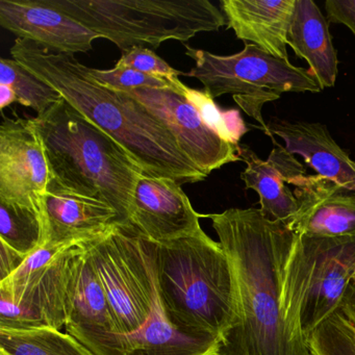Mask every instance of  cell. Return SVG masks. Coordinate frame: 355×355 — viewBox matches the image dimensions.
I'll use <instances>...</instances> for the list:
<instances>
[{
  "label": "cell",
  "mask_w": 355,
  "mask_h": 355,
  "mask_svg": "<svg viewBox=\"0 0 355 355\" xmlns=\"http://www.w3.org/2000/svg\"><path fill=\"white\" fill-rule=\"evenodd\" d=\"M115 66L130 68L147 76L166 78L172 82L178 80V76L184 74L171 67L157 53L143 46H135L128 51H122L121 58Z\"/></svg>",
  "instance_id": "obj_26"
},
{
  "label": "cell",
  "mask_w": 355,
  "mask_h": 355,
  "mask_svg": "<svg viewBox=\"0 0 355 355\" xmlns=\"http://www.w3.org/2000/svg\"><path fill=\"white\" fill-rule=\"evenodd\" d=\"M88 72L91 78L101 86L107 87L112 90L121 91V92H130L135 89L140 88L178 90L180 83V78L172 82L166 78L147 76L130 68L117 67V66L110 70L88 67Z\"/></svg>",
  "instance_id": "obj_25"
},
{
  "label": "cell",
  "mask_w": 355,
  "mask_h": 355,
  "mask_svg": "<svg viewBox=\"0 0 355 355\" xmlns=\"http://www.w3.org/2000/svg\"><path fill=\"white\" fill-rule=\"evenodd\" d=\"M0 85L11 87L17 96V103L32 107L38 115L63 98L53 87L14 59L0 60Z\"/></svg>",
  "instance_id": "obj_22"
},
{
  "label": "cell",
  "mask_w": 355,
  "mask_h": 355,
  "mask_svg": "<svg viewBox=\"0 0 355 355\" xmlns=\"http://www.w3.org/2000/svg\"><path fill=\"white\" fill-rule=\"evenodd\" d=\"M3 355H94L80 340L55 328L0 330Z\"/></svg>",
  "instance_id": "obj_20"
},
{
  "label": "cell",
  "mask_w": 355,
  "mask_h": 355,
  "mask_svg": "<svg viewBox=\"0 0 355 355\" xmlns=\"http://www.w3.org/2000/svg\"><path fill=\"white\" fill-rule=\"evenodd\" d=\"M11 55L114 139L143 173L171 178L180 184H195L207 178L182 153L175 137L163 122L125 92L95 82L88 67L73 55L16 39Z\"/></svg>",
  "instance_id": "obj_2"
},
{
  "label": "cell",
  "mask_w": 355,
  "mask_h": 355,
  "mask_svg": "<svg viewBox=\"0 0 355 355\" xmlns=\"http://www.w3.org/2000/svg\"><path fill=\"white\" fill-rule=\"evenodd\" d=\"M122 51L166 41L188 42L226 24L209 0H44Z\"/></svg>",
  "instance_id": "obj_5"
},
{
  "label": "cell",
  "mask_w": 355,
  "mask_h": 355,
  "mask_svg": "<svg viewBox=\"0 0 355 355\" xmlns=\"http://www.w3.org/2000/svg\"><path fill=\"white\" fill-rule=\"evenodd\" d=\"M0 242L26 257L44 247L47 230L43 211L0 201Z\"/></svg>",
  "instance_id": "obj_21"
},
{
  "label": "cell",
  "mask_w": 355,
  "mask_h": 355,
  "mask_svg": "<svg viewBox=\"0 0 355 355\" xmlns=\"http://www.w3.org/2000/svg\"><path fill=\"white\" fill-rule=\"evenodd\" d=\"M296 0H222L227 30L245 43L288 61V32Z\"/></svg>",
  "instance_id": "obj_18"
},
{
  "label": "cell",
  "mask_w": 355,
  "mask_h": 355,
  "mask_svg": "<svg viewBox=\"0 0 355 355\" xmlns=\"http://www.w3.org/2000/svg\"><path fill=\"white\" fill-rule=\"evenodd\" d=\"M209 218L238 291V321L219 355H311L293 340L282 315V272L295 239L288 222L259 209H230Z\"/></svg>",
  "instance_id": "obj_1"
},
{
  "label": "cell",
  "mask_w": 355,
  "mask_h": 355,
  "mask_svg": "<svg viewBox=\"0 0 355 355\" xmlns=\"http://www.w3.org/2000/svg\"><path fill=\"white\" fill-rule=\"evenodd\" d=\"M290 184L298 205L291 230L309 236H355V189L318 174L299 176Z\"/></svg>",
  "instance_id": "obj_14"
},
{
  "label": "cell",
  "mask_w": 355,
  "mask_h": 355,
  "mask_svg": "<svg viewBox=\"0 0 355 355\" xmlns=\"http://www.w3.org/2000/svg\"><path fill=\"white\" fill-rule=\"evenodd\" d=\"M49 163V186L99 199L130 223L142 169L124 149L65 99L32 118Z\"/></svg>",
  "instance_id": "obj_4"
},
{
  "label": "cell",
  "mask_w": 355,
  "mask_h": 355,
  "mask_svg": "<svg viewBox=\"0 0 355 355\" xmlns=\"http://www.w3.org/2000/svg\"><path fill=\"white\" fill-rule=\"evenodd\" d=\"M271 139L273 148L265 161L250 147L239 145L240 161L246 164L241 180L247 190L259 194V209L267 219L288 223L298 211L296 197L288 186L295 178L306 175V168L274 137Z\"/></svg>",
  "instance_id": "obj_15"
},
{
  "label": "cell",
  "mask_w": 355,
  "mask_h": 355,
  "mask_svg": "<svg viewBox=\"0 0 355 355\" xmlns=\"http://www.w3.org/2000/svg\"><path fill=\"white\" fill-rule=\"evenodd\" d=\"M157 288L166 317L180 331L220 340L238 321V291L232 263L203 230L153 242Z\"/></svg>",
  "instance_id": "obj_3"
},
{
  "label": "cell",
  "mask_w": 355,
  "mask_h": 355,
  "mask_svg": "<svg viewBox=\"0 0 355 355\" xmlns=\"http://www.w3.org/2000/svg\"><path fill=\"white\" fill-rule=\"evenodd\" d=\"M306 345L311 355H355V327L336 311L315 328Z\"/></svg>",
  "instance_id": "obj_24"
},
{
  "label": "cell",
  "mask_w": 355,
  "mask_h": 355,
  "mask_svg": "<svg viewBox=\"0 0 355 355\" xmlns=\"http://www.w3.org/2000/svg\"><path fill=\"white\" fill-rule=\"evenodd\" d=\"M354 277L355 236L295 234L282 272V309L297 346L309 351L307 338L340 309Z\"/></svg>",
  "instance_id": "obj_6"
},
{
  "label": "cell",
  "mask_w": 355,
  "mask_h": 355,
  "mask_svg": "<svg viewBox=\"0 0 355 355\" xmlns=\"http://www.w3.org/2000/svg\"><path fill=\"white\" fill-rule=\"evenodd\" d=\"M267 125L272 136L282 139L286 148L302 157L318 175L355 189L354 159L334 141L325 124L272 118Z\"/></svg>",
  "instance_id": "obj_17"
},
{
  "label": "cell",
  "mask_w": 355,
  "mask_h": 355,
  "mask_svg": "<svg viewBox=\"0 0 355 355\" xmlns=\"http://www.w3.org/2000/svg\"><path fill=\"white\" fill-rule=\"evenodd\" d=\"M0 26L17 39L55 53H88L98 35L44 3V0H0Z\"/></svg>",
  "instance_id": "obj_13"
},
{
  "label": "cell",
  "mask_w": 355,
  "mask_h": 355,
  "mask_svg": "<svg viewBox=\"0 0 355 355\" xmlns=\"http://www.w3.org/2000/svg\"><path fill=\"white\" fill-rule=\"evenodd\" d=\"M26 257L6 243L0 242V282L13 275L24 265Z\"/></svg>",
  "instance_id": "obj_28"
},
{
  "label": "cell",
  "mask_w": 355,
  "mask_h": 355,
  "mask_svg": "<svg viewBox=\"0 0 355 355\" xmlns=\"http://www.w3.org/2000/svg\"><path fill=\"white\" fill-rule=\"evenodd\" d=\"M0 355H3V354H1V353H0Z\"/></svg>",
  "instance_id": "obj_31"
},
{
  "label": "cell",
  "mask_w": 355,
  "mask_h": 355,
  "mask_svg": "<svg viewBox=\"0 0 355 355\" xmlns=\"http://www.w3.org/2000/svg\"><path fill=\"white\" fill-rule=\"evenodd\" d=\"M190 199L171 178L141 174L135 187L130 223L155 243L192 236L203 230Z\"/></svg>",
  "instance_id": "obj_12"
},
{
  "label": "cell",
  "mask_w": 355,
  "mask_h": 355,
  "mask_svg": "<svg viewBox=\"0 0 355 355\" xmlns=\"http://www.w3.org/2000/svg\"><path fill=\"white\" fill-rule=\"evenodd\" d=\"M288 45L309 65V72L322 90L332 88L338 60L327 19L313 0H296L288 32Z\"/></svg>",
  "instance_id": "obj_19"
},
{
  "label": "cell",
  "mask_w": 355,
  "mask_h": 355,
  "mask_svg": "<svg viewBox=\"0 0 355 355\" xmlns=\"http://www.w3.org/2000/svg\"><path fill=\"white\" fill-rule=\"evenodd\" d=\"M45 246L64 247L95 238L120 223L117 211L103 201L49 186L43 199Z\"/></svg>",
  "instance_id": "obj_16"
},
{
  "label": "cell",
  "mask_w": 355,
  "mask_h": 355,
  "mask_svg": "<svg viewBox=\"0 0 355 355\" xmlns=\"http://www.w3.org/2000/svg\"><path fill=\"white\" fill-rule=\"evenodd\" d=\"M178 91L196 107L203 121L222 139L232 144L240 145L241 138L249 130L240 112L236 110L222 111L209 93L189 88L182 82Z\"/></svg>",
  "instance_id": "obj_23"
},
{
  "label": "cell",
  "mask_w": 355,
  "mask_h": 355,
  "mask_svg": "<svg viewBox=\"0 0 355 355\" xmlns=\"http://www.w3.org/2000/svg\"><path fill=\"white\" fill-rule=\"evenodd\" d=\"M125 93L165 124L182 153L205 175L240 161L239 145L227 142L209 128L180 91L140 88Z\"/></svg>",
  "instance_id": "obj_9"
},
{
  "label": "cell",
  "mask_w": 355,
  "mask_h": 355,
  "mask_svg": "<svg viewBox=\"0 0 355 355\" xmlns=\"http://www.w3.org/2000/svg\"><path fill=\"white\" fill-rule=\"evenodd\" d=\"M65 328L94 355H112L116 336L111 307L92 257L78 244L70 267Z\"/></svg>",
  "instance_id": "obj_11"
},
{
  "label": "cell",
  "mask_w": 355,
  "mask_h": 355,
  "mask_svg": "<svg viewBox=\"0 0 355 355\" xmlns=\"http://www.w3.org/2000/svg\"><path fill=\"white\" fill-rule=\"evenodd\" d=\"M78 244L28 277L0 282V330H60L65 326L68 277Z\"/></svg>",
  "instance_id": "obj_8"
},
{
  "label": "cell",
  "mask_w": 355,
  "mask_h": 355,
  "mask_svg": "<svg viewBox=\"0 0 355 355\" xmlns=\"http://www.w3.org/2000/svg\"><path fill=\"white\" fill-rule=\"evenodd\" d=\"M184 47L195 67L182 76L198 80L214 99L232 95L239 107L270 138L274 136L263 120V105L278 101L284 93L323 91L309 70L273 57L251 43H245L244 49L232 55H214L187 44Z\"/></svg>",
  "instance_id": "obj_7"
},
{
  "label": "cell",
  "mask_w": 355,
  "mask_h": 355,
  "mask_svg": "<svg viewBox=\"0 0 355 355\" xmlns=\"http://www.w3.org/2000/svg\"><path fill=\"white\" fill-rule=\"evenodd\" d=\"M14 103H17V96L13 89L7 85H0V109H6Z\"/></svg>",
  "instance_id": "obj_30"
},
{
  "label": "cell",
  "mask_w": 355,
  "mask_h": 355,
  "mask_svg": "<svg viewBox=\"0 0 355 355\" xmlns=\"http://www.w3.org/2000/svg\"><path fill=\"white\" fill-rule=\"evenodd\" d=\"M325 11L330 24L346 26L355 36V0H327Z\"/></svg>",
  "instance_id": "obj_27"
},
{
  "label": "cell",
  "mask_w": 355,
  "mask_h": 355,
  "mask_svg": "<svg viewBox=\"0 0 355 355\" xmlns=\"http://www.w3.org/2000/svg\"><path fill=\"white\" fill-rule=\"evenodd\" d=\"M49 163L32 118H3L0 125V201L43 211Z\"/></svg>",
  "instance_id": "obj_10"
},
{
  "label": "cell",
  "mask_w": 355,
  "mask_h": 355,
  "mask_svg": "<svg viewBox=\"0 0 355 355\" xmlns=\"http://www.w3.org/2000/svg\"><path fill=\"white\" fill-rule=\"evenodd\" d=\"M338 311L355 327V277L349 284Z\"/></svg>",
  "instance_id": "obj_29"
}]
</instances>
